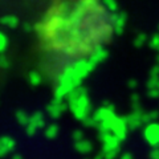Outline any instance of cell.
Wrapping results in <instances>:
<instances>
[{
    "label": "cell",
    "mask_w": 159,
    "mask_h": 159,
    "mask_svg": "<svg viewBox=\"0 0 159 159\" xmlns=\"http://www.w3.org/2000/svg\"><path fill=\"white\" fill-rule=\"evenodd\" d=\"M114 32L105 0H51L34 24V41L43 64L60 73L93 61Z\"/></svg>",
    "instance_id": "cell-1"
}]
</instances>
